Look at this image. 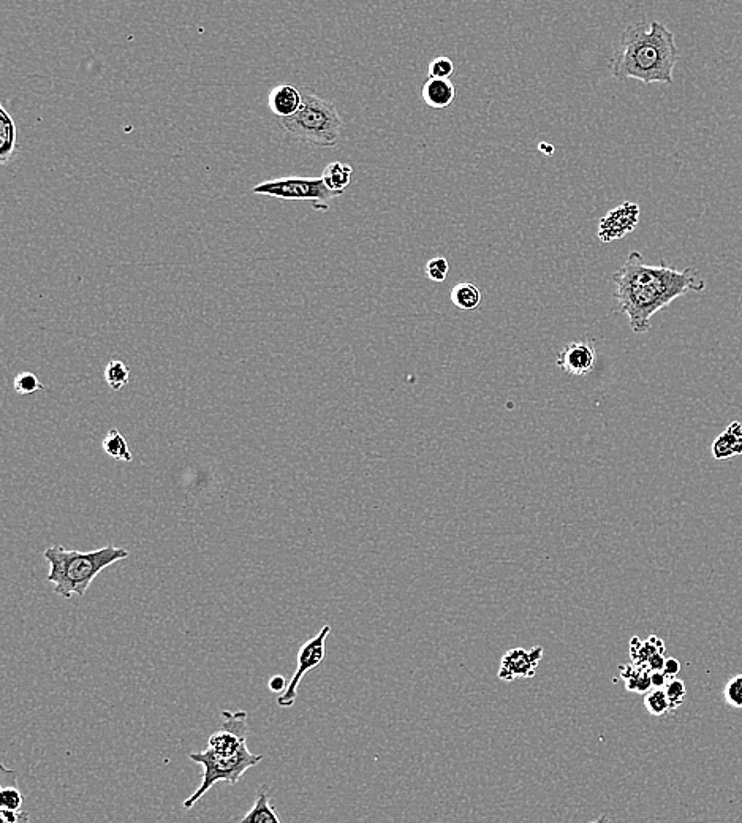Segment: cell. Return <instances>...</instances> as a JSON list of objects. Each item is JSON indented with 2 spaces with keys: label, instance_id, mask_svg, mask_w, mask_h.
<instances>
[{
  "label": "cell",
  "instance_id": "1",
  "mask_svg": "<svg viewBox=\"0 0 742 823\" xmlns=\"http://www.w3.org/2000/svg\"><path fill=\"white\" fill-rule=\"evenodd\" d=\"M614 300L627 315L633 333H648L651 319L678 300L679 296L706 289L705 277L697 268L676 270L667 263L648 265L641 252L632 251L613 274Z\"/></svg>",
  "mask_w": 742,
  "mask_h": 823
},
{
  "label": "cell",
  "instance_id": "2",
  "mask_svg": "<svg viewBox=\"0 0 742 823\" xmlns=\"http://www.w3.org/2000/svg\"><path fill=\"white\" fill-rule=\"evenodd\" d=\"M679 50L673 32L660 21L630 24L622 32L610 59L616 80H638L644 84H673Z\"/></svg>",
  "mask_w": 742,
  "mask_h": 823
},
{
  "label": "cell",
  "instance_id": "3",
  "mask_svg": "<svg viewBox=\"0 0 742 823\" xmlns=\"http://www.w3.org/2000/svg\"><path fill=\"white\" fill-rule=\"evenodd\" d=\"M129 551L125 548L108 547L99 550L83 551L65 550L61 545H53L43 553L48 562V577L46 580L54 585V592L64 599L73 596H84L95 577L106 567L129 558Z\"/></svg>",
  "mask_w": 742,
  "mask_h": 823
},
{
  "label": "cell",
  "instance_id": "4",
  "mask_svg": "<svg viewBox=\"0 0 742 823\" xmlns=\"http://www.w3.org/2000/svg\"><path fill=\"white\" fill-rule=\"evenodd\" d=\"M303 103L292 118L281 119L290 137L315 148H334L342 137L341 116L333 102L318 97L311 89L301 92Z\"/></svg>",
  "mask_w": 742,
  "mask_h": 823
},
{
  "label": "cell",
  "instance_id": "5",
  "mask_svg": "<svg viewBox=\"0 0 742 823\" xmlns=\"http://www.w3.org/2000/svg\"><path fill=\"white\" fill-rule=\"evenodd\" d=\"M192 762L200 763L203 767V774H201V784L194 795H190L184 801V809L194 808L201 798L205 797L206 793L216 786L217 782H230L231 786H236L239 779L243 778L249 768L255 767L262 762L263 755H255L249 751V748H244L243 751L238 752L231 757H222V755L214 754L208 748L205 751L194 752L189 755Z\"/></svg>",
  "mask_w": 742,
  "mask_h": 823
},
{
  "label": "cell",
  "instance_id": "6",
  "mask_svg": "<svg viewBox=\"0 0 742 823\" xmlns=\"http://www.w3.org/2000/svg\"><path fill=\"white\" fill-rule=\"evenodd\" d=\"M252 192L257 195L281 198V200H306V202H312V206L317 211H328L331 200L341 197L328 189L322 178L306 179L300 176L265 181L255 186Z\"/></svg>",
  "mask_w": 742,
  "mask_h": 823
},
{
  "label": "cell",
  "instance_id": "7",
  "mask_svg": "<svg viewBox=\"0 0 742 823\" xmlns=\"http://www.w3.org/2000/svg\"><path fill=\"white\" fill-rule=\"evenodd\" d=\"M330 632L331 626H325L315 637H312L311 640L306 641V643L301 646L300 653H298V657H296L295 675L290 679L287 691H285L281 697L277 698V706H279V708L288 710V708H292V706L295 705L298 687H300L304 676L322 664L323 659H325V641L328 635H330Z\"/></svg>",
  "mask_w": 742,
  "mask_h": 823
},
{
  "label": "cell",
  "instance_id": "8",
  "mask_svg": "<svg viewBox=\"0 0 742 823\" xmlns=\"http://www.w3.org/2000/svg\"><path fill=\"white\" fill-rule=\"evenodd\" d=\"M247 717L246 711H224L222 713V727L212 733L208 741L209 751L222 757H231L247 748Z\"/></svg>",
  "mask_w": 742,
  "mask_h": 823
},
{
  "label": "cell",
  "instance_id": "9",
  "mask_svg": "<svg viewBox=\"0 0 742 823\" xmlns=\"http://www.w3.org/2000/svg\"><path fill=\"white\" fill-rule=\"evenodd\" d=\"M543 651L542 646H535V648L523 649L513 648L502 657L500 660L499 676L500 681H507L512 683L519 678H534L537 673V667L542 662Z\"/></svg>",
  "mask_w": 742,
  "mask_h": 823
},
{
  "label": "cell",
  "instance_id": "10",
  "mask_svg": "<svg viewBox=\"0 0 742 823\" xmlns=\"http://www.w3.org/2000/svg\"><path fill=\"white\" fill-rule=\"evenodd\" d=\"M638 222H640V206L636 203H622L602 217L597 236L602 243H613L632 233Z\"/></svg>",
  "mask_w": 742,
  "mask_h": 823
},
{
  "label": "cell",
  "instance_id": "11",
  "mask_svg": "<svg viewBox=\"0 0 742 823\" xmlns=\"http://www.w3.org/2000/svg\"><path fill=\"white\" fill-rule=\"evenodd\" d=\"M597 363L594 341L570 342L559 352L556 358L557 368L568 376L584 377L594 371Z\"/></svg>",
  "mask_w": 742,
  "mask_h": 823
},
{
  "label": "cell",
  "instance_id": "12",
  "mask_svg": "<svg viewBox=\"0 0 742 823\" xmlns=\"http://www.w3.org/2000/svg\"><path fill=\"white\" fill-rule=\"evenodd\" d=\"M303 94L295 86L281 84L269 92L268 105L277 118H292L300 110Z\"/></svg>",
  "mask_w": 742,
  "mask_h": 823
},
{
  "label": "cell",
  "instance_id": "13",
  "mask_svg": "<svg viewBox=\"0 0 742 823\" xmlns=\"http://www.w3.org/2000/svg\"><path fill=\"white\" fill-rule=\"evenodd\" d=\"M421 99L434 110L451 107L456 99L455 84L451 83V80L428 78L421 88Z\"/></svg>",
  "mask_w": 742,
  "mask_h": 823
},
{
  "label": "cell",
  "instance_id": "14",
  "mask_svg": "<svg viewBox=\"0 0 742 823\" xmlns=\"http://www.w3.org/2000/svg\"><path fill=\"white\" fill-rule=\"evenodd\" d=\"M711 452L716 459H730L742 455V425L739 421H731L724 433L716 437Z\"/></svg>",
  "mask_w": 742,
  "mask_h": 823
},
{
  "label": "cell",
  "instance_id": "15",
  "mask_svg": "<svg viewBox=\"0 0 742 823\" xmlns=\"http://www.w3.org/2000/svg\"><path fill=\"white\" fill-rule=\"evenodd\" d=\"M2 778H0V808L7 811H23L24 797L18 789L16 782V771L2 765Z\"/></svg>",
  "mask_w": 742,
  "mask_h": 823
},
{
  "label": "cell",
  "instance_id": "16",
  "mask_svg": "<svg viewBox=\"0 0 742 823\" xmlns=\"http://www.w3.org/2000/svg\"><path fill=\"white\" fill-rule=\"evenodd\" d=\"M18 151V130L15 119L4 107H0V162L7 164L8 160Z\"/></svg>",
  "mask_w": 742,
  "mask_h": 823
},
{
  "label": "cell",
  "instance_id": "17",
  "mask_svg": "<svg viewBox=\"0 0 742 823\" xmlns=\"http://www.w3.org/2000/svg\"><path fill=\"white\" fill-rule=\"evenodd\" d=\"M353 168L349 164H342V162H333L323 170V183L328 189L333 190L336 194L342 195L345 189L352 183Z\"/></svg>",
  "mask_w": 742,
  "mask_h": 823
},
{
  "label": "cell",
  "instance_id": "18",
  "mask_svg": "<svg viewBox=\"0 0 742 823\" xmlns=\"http://www.w3.org/2000/svg\"><path fill=\"white\" fill-rule=\"evenodd\" d=\"M659 653H665V646H663V641L655 635H652L646 641H641L640 638L636 637H633L630 641V656H632L635 665L646 668L649 659Z\"/></svg>",
  "mask_w": 742,
  "mask_h": 823
},
{
  "label": "cell",
  "instance_id": "19",
  "mask_svg": "<svg viewBox=\"0 0 742 823\" xmlns=\"http://www.w3.org/2000/svg\"><path fill=\"white\" fill-rule=\"evenodd\" d=\"M621 670L622 679H624L625 687L630 692H640L646 694L651 691V672L648 668L640 667V665H622Z\"/></svg>",
  "mask_w": 742,
  "mask_h": 823
},
{
  "label": "cell",
  "instance_id": "20",
  "mask_svg": "<svg viewBox=\"0 0 742 823\" xmlns=\"http://www.w3.org/2000/svg\"><path fill=\"white\" fill-rule=\"evenodd\" d=\"M450 300L461 311H474L480 306L481 292L475 284L459 282L451 289Z\"/></svg>",
  "mask_w": 742,
  "mask_h": 823
},
{
  "label": "cell",
  "instance_id": "21",
  "mask_svg": "<svg viewBox=\"0 0 742 823\" xmlns=\"http://www.w3.org/2000/svg\"><path fill=\"white\" fill-rule=\"evenodd\" d=\"M239 823H282L279 816H277L276 809L269 801L268 793L265 789L260 790L257 795V801L252 806L246 817L241 819Z\"/></svg>",
  "mask_w": 742,
  "mask_h": 823
},
{
  "label": "cell",
  "instance_id": "22",
  "mask_svg": "<svg viewBox=\"0 0 742 823\" xmlns=\"http://www.w3.org/2000/svg\"><path fill=\"white\" fill-rule=\"evenodd\" d=\"M102 448L103 452L110 456V458L118 459V461H124V463H132L133 461V455L132 452H130L129 444H127V440H125V437L122 436L119 429L114 428L108 431L105 439H103Z\"/></svg>",
  "mask_w": 742,
  "mask_h": 823
},
{
  "label": "cell",
  "instance_id": "23",
  "mask_svg": "<svg viewBox=\"0 0 742 823\" xmlns=\"http://www.w3.org/2000/svg\"><path fill=\"white\" fill-rule=\"evenodd\" d=\"M103 377L108 387L113 391H121L129 384L130 368L119 360H111L103 371Z\"/></svg>",
  "mask_w": 742,
  "mask_h": 823
},
{
  "label": "cell",
  "instance_id": "24",
  "mask_svg": "<svg viewBox=\"0 0 742 823\" xmlns=\"http://www.w3.org/2000/svg\"><path fill=\"white\" fill-rule=\"evenodd\" d=\"M644 708L648 710L651 716L655 717L673 713L665 689H651V691L646 692V694H644Z\"/></svg>",
  "mask_w": 742,
  "mask_h": 823
},
{
  "label": "cell",
  "instance_id": "25",
  "mask_svg": "<svg viewBox=\"0 0 742 823\" xmlns=\"http://www.w3.org/2000/svg\"><path fill=\"white\" fill-rule=\"evenodd\" d=\"M13 388L21 396H31L37 391L45 390L40 379L35 376L34 372L29 371L19 372L18 376L13 379Z\"/></svg>",
  "mask_w": 742,
  "mask_h": 823
},
{
  "label": "cell",
  "instance_id": "26",
  "mask_svg": "<svg viewBox=\"0 0 742 823\" xmlns=\"http://www.w3.org/2000/svg\"><path fill=\"white\" fill-rule=\"evenodd\" d=\"M453 73H455V62L447 56L432 59L428 67L429 78H436V80H450Z\"/></svg>",
  "mask_w": 742,
  "mask_h": 823
},
{
  "label": "cell",
  "instance_id": "27",
  "mask_svg": "<svg viewBox=\"0 0 742 823\" xmlns=\"http://www.w3.org/2000/svg\"><path fill=\"white\" fill-rule=\"evenodd\" d=\"M724 698L725 703L731 708H736V710H742V675L733 676V678L728 679V683L725 684L724 689Z\"/></svg>",
  "mask_w": 742,
  "mask_h": 823
},
{
  "label": "cell",
  "instance_id": "28",
  "mask_svg": "<svg viewBox=\"0 0 742 823\" xmlns=\"http://www.w3.org/2000/svg\"><path fill=\"white\" fill-rule=\"evenodd\" d=\"M665 692H667L668 700H670L671 711L678 710L679 706L684 703V698H686L687 689L686 684L681 679L673 678L668 681L667 686L663 687Z\"/></svg>",
  "mask_w": 742,
  "mask_h": 823
},
{
  "label": "cell",
  "instance_id": "29",
  "mask_svg": "<svg viewBox=\"0 0 742 823\" xmlns=\"http://www.w3.org/2000/svg\"><path fill=\"white\" fill-rule=\"evenodd\" d=\"M450 273V263L447 258L436 257L426 263V274L432 282H443Z\"/></svg>",
  "mask_w": 742,
  "mask_h": 823
},
{
  "label": "cell",
  "instance_id": "30",
  "mask_svg": "<svg viewBox=\"0 0 742 823\" xmlns=\"http://www.w3.org/2000/svg\"><path fill=\"white\" fill-rule=\"evenodd\" d=\"M29 814L26 811H7L0 808V823H29Z\"/></svg>",
  "mask_w": 742,
  "mask_h": 823
},
{
  "label": "cell",
  "instance_id": "31",
  "mask_svg": "<svg viewBox=\"0 0 742 823\" xmlns=\"http://www.w3.org/2000/svg\"><path fill=\"white\" fill-rule=\"evenodd\" d=\"M679 672H681L679 660L674 659V657H668L667 662H665V667H663V673H665L668 678L673 679L676 678Z\"/></svg>",
  "mask_w": 742,
  "mask_h": 823
},
{
  "label": "cell",
  "instance_id": "32",
  "mask_svg": "<svg viewBox=\"0 0 742 823\" xmlns=\"http://www.w3.org/2000/svg\"><path fill=\"white\" fill-rule=\"evenodd\" d=\"M268 684L269 691L274 692V694H279V692H282V694H284V692L287 691L288 684L285 683L284 676H273V678L269 679Z\"/></svg>",
  "mask_w": 742,
  "mask_h": 823
},
{
  "label": "cell",
  "instance_id": "33",
  "mask_svg": "<svg viewBox=\"0 0 742 823\" xmlns=\"http://www.w3.org/2000/svg\"><path fill=\"white\" fill-rule=\"evenodd\" d=\"M668 681H670V678L663 672L651 673L652 689H663V687L667 686Z\"/></svg>",
  "mask_w": 742,
  "mask_h": 823
},
{
  "label": "cell",
  "instance_id": "34",
  "mask_svg": "<svg viewBox=\"0 0 742 823\" xmlns=\"http://www.w3.org/2000/svg\"><path fill=\"white\" fill-rule=\"evenodd\" d=\"M538 151L543 152L545 156H554V146L548 145V143H545V141L538 145Z\"/></svg>",
  "mask_w": 742,
  "mask_h": 823
},
{
  "label": "cell",
  "instance_id": "35",
  "mask_svg": "<svg viewBox=\"0 0 742 823\" xmlns=\"http://www.w3.org/2000/svg\"><path fill=\"white\" fill-rule=\"evenodd\" d=\"M589 823H613V820H611L610 817L606 816L605 814V816H600L599 819L592 820V822Z\"/></svg>",
  "mask_w": 742,
  "mask_h": 823
}]
</instances>
